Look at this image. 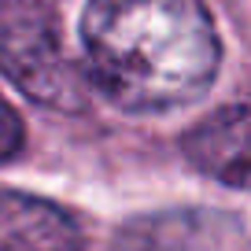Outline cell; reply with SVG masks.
<instances>
[{
  "instance_id": "cell-1",
  "label": "cell",
  "mask_w": 251,
  "mask_h": 251,
  "mask_svg": "<svg viewBox=\"0 0 251 251\" xmlns=\"http://www.w3.org/2000/svg\"><path fill=\"white\" fill-rule=\"evenodd\" d=\"M81 48L93 85L133 115L200 100L222 63L218 33L200 0H89Z\"/></svg>"
},
{
  "instance_id": "cell-2",
  "label": "cell",
  "mask_w": 251,
  "mask_h": 251,
  "mask_svg": "<svg viewBox=\"0 0 251 251\" xmlns=\"http://www.w3.org/2000/svg\"><path fill=\"white\" fill-rule=\"evenodd\" d=\"M0 71L48 107H81V74L63 55L52 11L41 0H0Z\"/></svg>"
},
{
  "instance_id": "cell-3",
  "label": "cell",
  "mask_w": 251,
  "mask_h": 251,
  "mask_svg": "<svg viewBox=\"0 0 251 251\" xmlns=\"http://www.w3.org/2000/svg\"><path fill=\"white\" fill-rule=\"evenodd\" d=\"M188 163L233 188H251V100L218 107L185 133Z\"/></svg>"
},
{
  "instance_id": "cell-4",
  "label": "cell",
  "mask_w": 251,
  "mask_h": 251,
  "mask_svg": "<svg viewBox=\"0 0 251 251\" xmlns=\"http://www.w3.org/2000/svg\"><path fill=\"white\" fill-rule=\"evenodd\" d=\"M0 251H81V233L63 207L0 188Z\"/></svg>"
},
{
  "instance_id": "cell-5",
  "label": "cell",
  "mask_w": 251,
  "mask_h": 251,
  "mask_svg": "<svg viewBox=\"0 0 251 251\" xmlns=\"http://www.w3.org/2000/svg\"><path fill=\"white\" fill-rule=\"evenodd\" d=\"M19 148H23V118L15 115V107H11L4 96H0V163L11 159Z\"/></svg>"
}]
</instances>
